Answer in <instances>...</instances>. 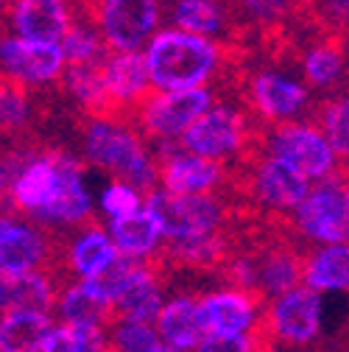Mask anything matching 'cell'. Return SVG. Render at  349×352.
<instances>
[{"mask_svg": "<svg viewBox=\"0 0 349 352\" xmlns=\"http://www.w3.org/2000/svg\"><path fill=\"white\" fill-rule=\"evenodd\" d=\"M143 54L151 76V90L157 93L207 87L224 62V51L218 39L196 36L170 25L159 28L151 36Z\"/></svg>", "mask_w": 349, "mask_h": 352, "instance_id": "cell-1", "label": "cell"}, {"mask_svg": "<svg viewBox=\"0 0 349 352\" xmlns=\"http://www.w3.org/2000/svg\"><path fill=\"white\" fill-rule=\"evenodd\" d=\"M84 160L106 170L112 179L151 193L159 188V162L140 135L112 115L90 118L84 126Z\"/></svg>", "mask_w": 349, "mask_h": 352, "instance_id": "cell-2", "label": "cell"}, {"mask_svg": "<svg viewBox=\"0 0 349 352\" xmlns=\"http://www.w3.org/2000/svg\"><path fill=\"white\" fill-rule=\"evenodd\" d=\"M146 207L162 224L168 249H188L221 238L224 227V201L212 196H173L162 188L146 196Z\"/></svg>", "mask_w": 349, "mask_h": 352, "instance_id": "cell-3", "label": "cell"}, {"mask_svg": "<svg viewBox=\"0 0 349 352\" xmlns=\"http://www.w3.org/2000/svg\"><path fill=\"white\" fill-rule=\"evenodd\" d=\"M322 327H324L322 294L311 291L308 285H299L266 305L260 338L271 346L304 349L319 341Z\"/></svg>", "mask_w": 349, "mask_h": 352, "instance_id": "cell-4", "label": "cell"}, {"mask_svg": "<svg viewBox=\"0 0 349 352\" xmlns=\"http://www.w3.org/2000/svg\"><path fill=\"white\" fill-rule=\"evenodd\" d=\"M293 230L316 246H333L349 241V204L346 182L338 176L324 182H313L304 201L291 212Z\"/></svg>", "mask_w": 349, "mask_h": 352, "instance_id": "cell-5", "label": "cell"}, {"mask_svg": "<svg viewBox=\"0 0 349 352\" xmlns=\"http://www.w3.org/2000/svg\"><path fill=\"white\" fill-rule=\"evenodd\" d=\"M263 148L288 165H293L302 176H308L311 182H324L333 179L338 170V154L333 151L330 140L324 138V131L313 123H282L271 126Z\"/></svg>", "mask_w": 349, "mask_h": 352, "instance_id": "cell-6", "label": "cell"}, {"mask_svg": "<svg viewBox=\"0 0 349 352\" xmlns=\"http://www.w3.org/2000/svg\"><path fill=\"white\" fill-rule=\"evenodd\" d=\"M215 104V96L210 87L199 90H173V93H157L137 107V123L143 135L157 143H179L185 131Z\"/></svg>", "mask_w": 349, "mask_h": 352, "instance_id": "cell-7", "label": "cell"}, {"mask_svg": "<svg viewBox=\"0 0 349 352\" xmlns=\"http://www.w3.org/2000/svg\"><path fill=\"white\" fill-rule=\"evenodd\" d=\"M162 6V0H95L93 23L109 51H143L159 31Z\"/></svg>", "mask_w": 349, "mask_h": 352, "instance_id": "cell-8", "label": "cell"}, {"mask_svg": "<svg viewBox=\"0 0 349 352\" xmlns=\"http://www.w3.org/2000/svg\"><path fill=\"white\" fill-rule=\"evenodd\" d=\"M67 70V59L62 45L31 42L17 34H0V76L23 90L48 87L59 81Z\"/></svg>", "mask_w": 349, "mask_h": 352, "instance_id": "cell-9", "label": "cell"}, {"mask_svg": "<svg viewBox=\"0 0 349 352\" xmlns=\"http://www.w3.org/2000/svg\"><path fill=\"white\" fill-rule=\"evenodd\" d=\"M266 299L251 291L224 285L199 296V319L204 336H260Z\"/></svg>", "mask_w": 349, "mask_h": 352, "instance_id": "cell-10", "label": "cell"}, {"mask_svg": "<svg viewBox=\"0 0 349 352\" xmlns=\"http://www.w3.org/2000/svg\"><path fill=\"white\" fill-rule=\"evenodd\" d=\"M249 140L246 115L232 104H212L179 140V148L212 162H224L243 151Z\"/></svg>", "mask_w": 349, "mask_h": 352, "instance_id": "cell-11", "label": "cell"}, {"mask_svg": "<svg viewBox=\"0 0 349 352\" xmlns=\"http://www.w3.org/2000/svg\"><path fill=\"white\" fill-rule=\"evenodd\" d=\"M246 188L254 204L277 215H291L304 201V196L311 193L313 182L308 176H302L293 165H288L285 160L263 151L249 165Z\"/></svg>", "mask_w": 349, "mask_h": 352, "instance_id": "cell-12", "label": "cell"}, {"mask_svg": "<svg viewBox=\"0 0 349 352\" xmlns=\"http://www.w3.org/2000/svg\"><path fill=\"white\" fill-rule=\"evenodd\" d=\"M246 98L251 112L269 126L293 123L311 104V87L282 70H260L249 78Z\"/></svg>", "mask_w": 349, "mask_h": 352, "instance_id": "cell-13", "label": "cell"}, {"mask_svg": "<svg viewBox=\"0 0 349 352\" xmlns=\"http://www.w3.org/2000/svg\"><path fill=\"white\" fill-rule=\"evenodd\" d=\"M159 188L173 196H212L224 182L221 162H212L179 148V143H159Z\"/></svg>", "mask_w": 349, "mask_h": 352, "instance_id": "cell-14", "label": "cell"}, {"mask_svg": "<svg viewBox=\"0 0 349 352\" xmlns=\"http://www.w3.org/2000/svg\"><path fill=\"white\" fill-rule=\"evenodd\" d=\"M59 182H62V176H59L54 151L34 154L23 162H14V176L9 182L6 199L12 201V210L25 212L34 221H39V215L54 204L59 193Z\"/></svg>", "mask_w": 349, "mask_h": 352, "instance_id": "cell-15", "label": "cell"}, {"mask_svg": "<svg viewBox=\"0 0 349 352\" xmlns=\"http://www.w3.org/2000/svg\"><path fill=\"white\" fill-rule=\"evenodd\" d=\"M56 157V165H59V193L54 199V204L39 215L36 224H48V227H78L84 221H90V215L95 210V201H93V193L87 188V176H84V168L81 162L73 157V154H65V151H54Z\"/></svg>", "mask_w": 349, "mask_h": 352, "instance_id": "cell-16", "label": "cell"}, {"mask_svg": "<svg viewBox=\"0 0 349 352\" xmlns=\"http://www.w3.org/2000/svg\"><path fill=\"white\" fill-rule=\"evenodd\" d=\"M6 20L12 34L48 45H59L73 25L67 0H12Z\"/></svg>", "mask_w": 349, "mask_h": 352, "instance_id": "cell-17", "label": "cell"}, {"mask_svg": "<svg viewBox=\"0 0 349 352\" xmlns=\"http://www.w3.org/2000/svg\"><path fill=\"white\" fill-rule=\"evenodd\" d=\"M162 307H165V294H162L157 266L151 260H140L115 296V305H112L115 319L154 324Z\"/></svg>", "mask_w": 349, "mask_h": 352, "instance_id": "cell-18", "label": "cell"}, {"mask_svg": "<svg viewBox=\"0 0 349 352\" xmlns=\"http://www.w3.org/2000/svg\"><path fill=\"white\" fill-rule=\"evenodd\" d=\"M106 96L112 109L115 107H140L151 96V76L146 65L143 51H109V56L101 65Z\"/></svg>", "mask_w": 349, "mask_h": 352, "instance_id": "cell-19", "label": "cell"}, {"mask_svg": "<svg viewBox=\"0 0 349 352\" xmlns=\"http://www.w3.org/2000/svg\"><path fill=\"white\" fill-rule=\"evenodd\" d=\"M56 316L59 322L73 327L106 330L115 319V311H112V299L101 291L95 280H70L59 291Z\"/></svg>", "mask_w": 349, "mask_h": 352, "instance_id": "cell-20", "label": "cell"}, {"mask_svg": "<svg viewBox=\"0 0 349 352\" xmlns=\"http://www.w3.org/2000/svg\"><path fill=\"white\" fill-rule=\"evenodd\" d=\"M117 257L120 252L101 224L81 227L65 246V266L73 280H101L117 263Z\"/></svg>", "mask_w": 349, "mask_h": 352, "instance_id": "cell-21", "label": "cell"}, {"mask_svg": "<svg viewBox=\"0 0 349 352\" xmlns=\"http://www.w3.org/2000/svg\"><path fill=\"white\" fill-rule=\"evenodd\" d=\"M254 291L260 299H277L302 285L304 257L291 246H269L260 257H254Z\"/></svg>", "mask_w": 349, "mask_h": 352, "instance_id": "cell-22", "label": "cell"}, {"mask_svg": "<svg viewBox=\"0 0 349 352\" xmlns=\"http://www.w3.org/2000/svg\"><path fill=\"white\" fill-rule=\"evenodd\" d=\"M51 257V241L39 224L20 221L17 232L0 243V277H20L31 272H45Z\"/></svg>", "mask_w": 349, "mask_h": 352, "instance_id": "cell-23", "label": "cell"}, {"mask_svg": "<svg viewBox=\"0 0 349 352\" xmlns=\"http://www.w3.org/2000/svg\"><path fill=\"white\" fill-rule=\"evenodd\" d=\"M157 336L162 344L179 349V352H196V346L204 338V327L199 319V299L179 294L165 302L157 322Z\"/></svg>", "mask_w": 349, "mask_h": 352, "instance_id": "cell-24", "label": "cell"}, {"mask_svg": "<svg viewBox=\"0 0 349 352\" xmlns=\"http://www.w3.org/2000/svg\"><path fill=\"white\" fill-rule=\"evenodd\" d=\"M106 232H109L115 249L123 257H132V260H151L165 241L162 224L157 221V215L148 207L126 215V218H117V221H109Z\"/></svg>", "mask_w": 349, "mask_h": 352, "instance_id": "cell-25", "label": "cell"}, {"mask_svg": "<svg viewBox=\"0 0 349 352\" xmlns=\"http://www.w3.org/2000/svg\"><path fill=\"white\" fill-rule=\"evenodd\" d=\"M302 285L316 294H349V241L333 246H316L304 254Z\"/></svg>", "mask_w": 349, "mask_h": 352, "instance_id": "cell-26", "label": "cell"}, {"mask_svg": "<svg viewBox=\"0 0 349 352\" xmlns=\"http://www.w3.org/2000/svg\"><path fill=\"white\" fill-rule=\"evenodd\" d=\"M227 14L224 0H168L170 28L207 39H218L227 31Z\"/></svg>", "mask_w": 349, "mask_h": 352, "instance_id": "cell-27", "label": "cell"}, {"mask_svg": "<svg viewBox=\"0 0 349 352\" xmlns=\"http://www.w3.org/2000/svg\"><path fill=\"white\" fill-rule=\"evenodd\" d=\"M62 285L48 272H31L6 280V307L12 311H34V314H54ZM3 307V311H6Z\"/></svg>", "mask_w": 349, "mask_h": 352, "instance_id": "cell-28", "label": "cell"}, {"mask_svg": "<svg viewBox=\"0 0 349 352\" xmlns=\"http://www.w3.org/2000/svg\"><path fill=\"white\" fill-rule=\"evenodd\" d=\"M51 327L54 322L48 314L6 307L0 314V352H39Z\"/></svg>", "mask_w": 349, "mask_h": 352, "instance_id": "cell-29", "label": "cell"}, {"mask_svg": "<svg viewBox=\"0 0 349 352\" xmlns=\"http://www.w3.org/2000/svg\"><path fill=\"white\" fill-rule=\"evenodd\" d=\"M346 56L338 42H316L302 54V81L311 90H333L344 81Z\"/></svg>", "mask_w": 349, "mask_h": 352, "instance_id": "cell-30", "label": "cell"}, {"mask_svg": "<svg viewBox=\"0 0 349 352\" xmlns=\"http://www.w3.org/2000/svg\"><path fill=\"white\" fill-rule=\"evenodd\" d=\"M65 90L87 109L93 112V118L98 115H109L112 104L106 96V84H104V73L101 65H90V67H67L65 76Z\"/></svg>", "mask_w": 349, "mask_h": 352, "instance_id": "cell-31", "label": "cell"}, {"mask_svg": "<svg viewBox=\"0 0 349 352\" xmlns=\"http://www.w3.org/2000/svg\"><path fill=\"white\" fill-rule=\"evenodd\" d=\"M62 54L67 59V67H90V65H104L109 56V48L104 36L98 34L95 23H76L67 28L65 39L59 42Z\"/></svg>", "mask_w": 349, "mask_h": 352, "instance_id": "cell-32", "label": "cell"}, {"mask_svg": "<svg viewBox=\"0 0 349 352\" xmlns=\"http://www.w3.org/2000/svg\"><path fill=\"white\" fill-rule=\"evenodd\" d=\"M106 346V330H87L73 324H54L39 352H98Z\"/></svg>", "mask_w": 349, "mask_h": 352, "instance_id": "cell-33", "label": "cell"}, {"mask_svg": "<svg viewBox=\"0 0 349 352\" xmlns=\"http://www.w3.org/2000/svg\"><path fill=\"white\" fill-rule=\"evenodd\" d=\"M157 344H159V336L154 324L112 319V324L106 327V346L115 352H148Z\"/></svg>", "mask_w": 349, "mask_h": 352, "instance_id": "cell-34", "label": "cell"}, {"mask_svg": "<svg viewBox=\"0 0 349 352\" xmlns=\"http://www.w3.org/2000/svg\"><path fill=\"white\" fill-rule=\"evenodd\" d=\"M319 129L324 131L338 160H349V93L324 104Z\"/></svg>", "mask_w": 349, "mask_h": 352, "instance_id": "cell-35", "label": "cell"}, {"mask_svg": "<svg viewBox=\"0 0 349 352\" xmlns=\"http://www.w3.org/2000/svg\"><path fill=\"white\" fill-rule=\"evenodd\" d=\"M143 207H146V193L117 179L106 182L98 193V210L106 215V221H117V218H126Z\"/></svg>", "mask_w": 349, "mask_h": 352, "instance_id": "cell-36", "label": "cell"}, {"mask_svg": "<svg viewBox=\"0 0 349 352\" xmlns=\"http://www.w3.org/2000/svg\"><path fill=\"white\" fill-rule=\"evenodd\" d=\"M31 120L28 93L17 84H0V129H23Z\"/></svg>", "mask_w": 349, "mask_h": 352, "instance_id": "cell-37", "label": "cell"}, {"mask_svg": "<svg viewBox=\"0 0 349 352\" xmlns=\"http://www.w3.org/2000/svg\"><path fill=\"white\" fill-rule=\"evenodd\" d=\"M235 3L251 25H280L293 9V0H235Z\"/></svg>", "mask_w": 349, "mask_h": 352, "instance_id": "cell-38", "label": "cell"}, {"mask_svg": "<svg viewBox=\"0 0 349 352\" xmlns=\"http://www.w3.org/2000/svg\"><path fill=\"white\" fill-rule=\"evenodd\" d=\"M260 346V336H204L196 352H257Z\"/></svg>", "mask_w": 349, "mask_h": 352, "instance_id": "cell-39", "label": "cell"}, {"mask_svg": "<svg viewBox=\"0 0 349 352\" xmlns=\"http://www.w3.org/2000/svg\"><path fill=\"white\" fill-rule=\"evenodd\" d=\"M316 12L324 25L335 31H349V0H316Z\"/></svg>", "mask_w": 349, "mask_h": 352, "instance_id": "cell-40", "label": "cell"}, {"mask_svg": "<svg viewBox=\"0 0 349 352\" xmlns=\"http://www.w3.org/2000/svg\"><path fill=\"white\" fill-rule=\"evenodd\" d=\"M20 227V218L14 212H0V243L9 241Z\"/></svg>", "mask_w": 349, "mask_h": 352, "instance_id": "cell-41", "label": "cell"}, {"mask_svg": "<svg viewBox=\"0 0 349 352\" xmlns=\"http://www.w3.org/2000/svg\"><path fill=\"white\" fill-rule=\"evenodd\" d=\"M12 176H14V162H9V160L0 157V199L9 196V182H12Z\"/></svg>", "mask_w": 349, "mask_h": 352, "instance_id": "cell-42", "label": "cell"}, {"mask_svg": "<svg viewBox=\"0 0 349 352\" xmlns=\"http://www.w3.org/2000/svg\"><path fill=\"white\" fill-rule=\"evenodd\" d=\"M3 307H6V280L0 277V314H3Z\"/></svg>", "mask_w": 349, "mask_h": 352, "instance_id": "cell-43", "label": "cell"}, {"mask_svg": "<svg viewBox=\"0 0 349 352\" xmlns=\"http://www.w3.org/2000/svg\"><path fill=\"white\" fill-rule=\"evenodd\" d=\"M148 352H179V349H173V346H168V344H162V341H159V344H157L154 349H148Z\"/></svg>", "mask_w": 349, "mask_h": 352, "instance_id": "cell-44", "label": "cell"}, {"mask_svg": "<svg viewBox=\"0 0 349 352\" xmlns=\"http://www.w3.org/2000/svg\"><path fill=\"white\" fill-rule=\"evenodd\" d=\"M257 352H285V349H280V346H271V344H263V346H260Z\"/></svg>", "mask_w": 349, "mask_h": 352, "instance_id": "cell-45", "label": "cell"}, {"mask_svg": "<svg viewBox=\"0 0 349 352\" xmlns=\"http://www.w3.org/2000/svg\"><path fill=\"white\" fill-rule=\"evenodd\" d=\"M12 3V0H0V6H9Z\"/></svg>", "mask_w": 349, "mask_h": 352, "instance_id": "cell-46", "label": "cell"}, {"mask_svg": "<svg viewBox=\"0 0 349 352\" xmlns=\"http://www.w3.org/2000/svg\"><path fill=\"white\" fill-rule=\"evenodd\" d=\"M346 204H349V182H346Z\"/></svg>", "mask_w": 349, "mask_h": 352, "instance_id": "cell-47", "label": "cell"}]
</instances>
